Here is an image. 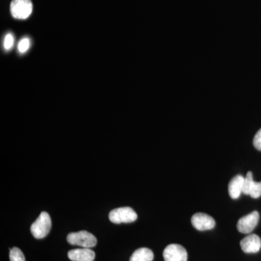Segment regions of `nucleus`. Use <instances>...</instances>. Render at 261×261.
<instances>
[{
	"label": "nucleus",
	"instance_id": "obj_3",
	"mask_svg": "<svg viewBox=\"0 0 261 261\" xmlns=\"http://www.w3.org/2000/svg\"><path fill=\"white\" fill-rule=\"evenodd\" d=\"M109 219L113 224H128L134 222L137 219V214L132 207H118L111 211Z\"/></svg>",
	"mask_w": 261,
	"mask_h": 261
},
{
	"label": "nucleus",
	"instance_id": "obj_1",
	"mask_svg": "<svg viewBox=\"0 0 261 261\" xmlns=\"http://www.w3.org/2000/svg\"><path fill=\"white\" fill-rule=\"evenodd\" d=\"M51 226L50 216L47 212H42L31 226V231L36 239H43L49 233Z\"/></svg>",
	"mask_w": 261,
	"mask_h": 261
},
{
	"label": "nucleus",
	"instance_id": "obj_11",
	"mask_svg": "<svg viewBox=\"0 0 261 261\" xmlns=\"http://www.w3.org/2000/svg\"><path fill=\"white\" fill-rule=\"evenodd\" d=\"M244 181L245 177L241 175H238L231 178L228 184V194L232 199H238L243 193Z\"/></svg>",
	"mask_w": 261,
	"mask_h": 261
},
{
	"label": "nucleus",
	"instance_id": "obj_9",
	"mask_svg": "<svg viewBox=\"0 0 261 261\" xmlns=\"http://www.w3.org/2000/svg\"><path fill=\"white\" fill-rule=\"evenodd\" d=\"M242 250L246 253H256L261 248V240L256 234H249L240 242Z\"/></svg>",
	"mask_w": 261,
	"mask_h": 261
},
{
	"label": "nucleus",
	"instance_id": "obj_10",
	"mask_svg": "<svg viewBox=\"0 0 261 261\" xmlns=\"http://www.w3.org/2000/svg\"><path fill=\"white\" fill-rule=\"evenodd\" d=\"M68 256L72 261H94L95 258V252L91 248L82 247L70 250Z\"/></svg>",
	"mask_w": 261,
	"mask_h": 261
},
{
	"label": "nucleus",
	"instance_id": "obj_15",
	"mask_svg": "<svg viewBox=\"0 0 261 261\" xmlns=\"http://www.w3.org/2000/svg\"><path fill=\"white\" fill-rule=\"evenodd\" d=\"M13 44H14V37L13 34H8L5 37L4 40V48L6 50H10L13 47Z\"/></svg>",
	"mask_w": 261,
	"mask_h": 261
},
{
	"label": "nucleus",
	"instance_id": "obj_2",
	"mask_svg": "<svg viewBox=\"0 0 261 261\" xmlns=\"http://www.w3.org/2000/svg\"><path fill=\"white\" fill-rule=\"evenodd\" d=\"M67 241L72 245H77L85 248H92L97 245V238L87 231L72 232L67 236Z\"/></svg>",
	"mask_w": 261,
	"mask_h": 261
},
{
	"label": "nucleus",
	"instance_id": "obj_6",
	"mask_svg": "<svg viewBox=\"0 0 261 261\" xmlns=\"http://www.w3.org/2000/svg\"><path fill=\"white\" fill-rule=\"evenodd\" d=\"M259 218L260 216L257 211H253L251 214L241 218L239 220L237 226L238 231L243 233H251L258 224Z\"/></svg>",
	"mask_w": 261,
	"mask_h": 261
},
{
	"label": "nucleus",
	"instance_id": "obj_14",
	"mask_svg": "<svg viewBox=\"0 0 261 261\" xmlns=\"http://www.w3.org/2000/svg\"><path fill=\"white\" fill-rule=\"evenodd\" d=\"M30 47V39L25 37L22 39L18 44V50L20 53H25Z\"/></svg>",
	"mask_w": 261,
	"mask_h": 261
},
{
	"label": "nucleus",
	"instance_id": "obj_4",
	"mask_svg": "<svg viewBox=\"0 0 261 261\" xmlns=\"http://www.w3.org/2000/svg\"><path fill=\"white\" fill-rule=\"evenodd\" d=\"M33 11L31 0H13L10 4V13L13 18L19 20L28 18Z\"/></svg>",
	"mask_w": 261,
	"mask_h": 261
},
{
	"label": "nucleus",
	"instance_id": "obj_13",
	"mask_svg": "<svg viewBox=\"0 0 261 261\" xmlns=\"http://www.w3.org/2000/svg\"><path fill=\"white\" fill-rule=\"evenodd\" d=\"M10 261H25L23 252L18 247H13L10 250Z\"/></svg>",
	"mask_w": 261,
	"mask_h": 261
},
{
	"label": "nucleus",
	"instance_id": "obj_8",
	"mask_svg": "<svg viewBox=\"0 0 261 261\" xmlns=\"http://www.w3.org/2000/svg\"><path fill=\"white\" fill-rule=\"evenodd\" d=\"M243 193L250 195L252 198H258L261 196V181L255 182L252 177V173L247 172L244 181Z\"/></svg>",
	"mask_w": 261,
	"mask_h": 261
},
{
	"label": "nucleus",
	"instance_id": "obj_7",
	"mask_svg": "<svg viewBox=\"0 0 261 261\" xmlns=\"http://www.w3.org/2000/svg\"><path fill=\"white\" fill-rule=\"evenodd\" d=\"M191 222L194 228L199 231L212 229L216 225L215 220L211 216L202 213L194 214L192 217Z\"/></svg>",
	"mask_w": 261,
	"mask_h": 261
},
{
	"label": "nucleus",
	"instance_id": "obj_16",
	"mask_svg": "<svg viewBox=\"0 0 261 261\" xmlns=\"http://www.w3.org/2000/svg\"><path fill=\"white\" fill-rule=\"evenodd\" d=\"M253 145L257 149L261 151V128L257 132L253 139Z\"/></svg>",
	"mask_w": 261,
	"mask_h": 261
},
{
	"label": "nucleus",
	"instance_id": "obj_5",
	"mask_svg": "<svg viewBox=\"0 0 261 261\" xmlns=\"http://www.w3.org/2000/svg\"><path fill=\"white\" fill-rule=\"evenodd\" d=\"M165 261H187L186 249L178 244H171L163 251Z\"/></svg>",
	"mask_w": 261,
	"mask_h": 261
},
{
	"label": "nucleus",
	"instance_id": "obj_12",
	"mask_svg": "<svg viewBox=\"0 0 261 261\" xmlns=\"http://www.w3.org/2000/svg\"><path fill=\"white\" fill-rule=\"evenodd\" d=\"M154 254L150 249L142 247L135 250L130 257V261H152Z\"/></svg>",
	"mask_w": 261,
	"mask_h": 261
}]
</instances>
